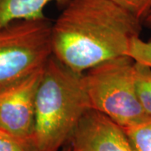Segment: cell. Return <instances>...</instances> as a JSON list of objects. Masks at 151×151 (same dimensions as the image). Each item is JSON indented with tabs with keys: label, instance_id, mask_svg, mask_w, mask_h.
I'll return each instance as SVG.
<instances>
[{
	"label": "cell",
	"instance_id": "cell-1",
	"mask_svg": "<svg viewBox=\"0 0 151 151\" xmlns=\"http://www.w3.org/2000/svg\"><path fill=\"white\" fill-rule=\"evenodd\" d=\"M142 21L111 0H68L51 24L52 55L78 74L126 55Z\"/></svg>",
	"mask_w": 151,
	"mask_h": 151
},
{
	"label": "cell",
	"instance_id": "cell-2",
	"mask_svg": "<svg viewBox=\"0 0 151 151\" xmlns=\"http://www.w3.org/2000/svg\"><path fill=\"white\" fill-rule=\"evenodd\" d=\"M90 108L83 74L62 65L53 55L38 87L30 147L33 151H60L70 140Z\"/></svg>",
	"mask_w": 151,
	"mask_h": 151
},
{
	"label": "cell",
	"instance_id": "cell-3",
	"mask_svg": "<svg viewBox=\"0 0 151 151\" xmlns=\"http://www.w3.org/2000/svg\"><path fill=\"white\" fill-rule=\"evenodd\" d=\"M90 108L123 129L150 119L135 89L134 61L127 55L104 61L83 73Z\"/></svg>",
	"mask_w": 151,
	"mask_h": 151
},
{
	"label": "cell",
	"instance_id": "cell-4",
	"mask_svg": "<svg viewBox=\"0 0 151 151\" xmlns=\"http://www.w3.org/2000/svg\"><path fill=\"white\" fill-rule=\"evenodd\" d=\"M52 55L46 18L13 23L0 30V87L45 67Z\"/></svg>",
	"mask_w": 151,
	"mask_h": 151
},
{
	"label": "cell",
	"instance_id": "cell-5",
	"mask_svg": "<svg viewBox=\"0 0 151 151\" xmlns=\"http://www.w3.org/2000/svg\"><path fill=\"white\" fill-rule=\"evenodd\" d=\"M44 68L0 87V129L29 146L35 123V97Z\"/></svg>",
	"mask_w": 151,
	"mask_h": 151
},
{
	"label": "cell",
	"instance_id": "cell-6",
	"mask_svg": "<svg viewBox=\"0 0 151 151\" xmlns=\"http://www.w3.org/2000/svg\"><path fill=\"white\" fill-rule=\"evenodd\" d=\"M68 143L69 151H134L124 129L93 109L84 113Z\"/></svg>",
	"mask_w": 151,
	"mask_h": 151
},
{
	"label": "cell",
	"instance_id": "cell-7",
	"mask_svg": "<svg viewBox=\"0 0 151 151\" xmlns=\"http://www.w3.org/2000/svg\"><path fill=\"white\" fill-rule=\"evenodd\" d=\"M53 2L68 0H0V30L15 22L45 18V9Z\"/></svg>",
	"mask_w": 151,
	"mask_h": 151
},
{
	"label": "cell",
	"instance_id": "cell-8",
	"mask_svg": "<svg viewBox=\"0 0 151 151\" xmlns=\"http://www.w3.org/2000/svg\"><path fill=\"white\" fill-rule=\"evenodd\" d=\"M134 80L139 101L151 118V67L134 61Z\"/></svg>",
	"mask_w": 151,
	"mask_h": 151
},
{
	"label": "cell",
	"instance_id": "cell-9",
	"mask_svg": "<svg viewBox=\"0 0 151 151\" xmlns=\"http://www.w3.org/2000/svg\"><path fill=\"white\" fill-rule=\"evenodd\" d=\"M124 130L134 151H151V118Z\"/></svg>",
	"mask_w": 151,
	"mask_h": 151
},
{
	"label": "cell",
	"instance_id": "cell-10",
	"mask_svg": "<svg viewBox=\"0 0 151 151\" xmlns=\"http://www.w3.org/2000/svg\"><path fill=\"white\" fill-rule=\"evenodd\" d=\"M126 55L137 63L151 67V38L149 40H144L140 36L133 38Z\"/></svg>",
	"mask_w": 151,
	"mask_h": 151
},
{
	"label": "cell",
	"instance_id": "cell-11",
	"mask_svg": "<svg viewBox=\"0 0 151 151\" xmlns=\"http://www.w3.org/2000/svg\"><path fill=\"white\" fill-rule=\"evenodd\" d=\"M143 22L151 9V0H111Z\"/></svg>",
	"mask_w": 151,
	"mask_h": 151
},
{
	"label": "cell",
	"instance_id": "cell-12",
	"mask_svg": "<svg viewBox=\"0 0 151 151\" xmlns=\"http://www.w3.org/2000/svg\"><path fill=\"white\" fill-rule=\"evenodd\" d=\"M0 151H33L27 143L0 129Z\"/></svg>",
	"mask_w": 151,
	"mask_h": 151
},
{
	"label": "cell",
	"instance_id": "cell-13",
	"mask_svg": "<svg viewBox=\"0 0 151 151\" xmlns=\"http://www.w3.org/2000/svg\"><path fill=\"white\" fill-rule=\"evenodd\" d=\"M142 23L145 24L146 27L149 28V29H151V9L150 10V12L148 13V14L146 15V17L144 19V20Z\"/></svg>",
	"mask_w": 151,
	"mask_h": 151
},
{
	"label": "cell",
	"instance_id": "cell-14",
	"mask_svg": "<svg viewBox=\"0 0 151 151\" xmlns=\"http://www.w3.org/2000/svg\"><path fill=\"white\" fill-rule=\"evenodd\" d=\"M62 151H69V149H68V147H66V148H65L64 150Z\"/></svg>",
	"mask_w": 151,
	"mask_h": 151
}]
</instances>
